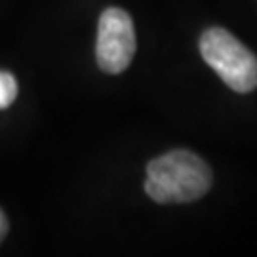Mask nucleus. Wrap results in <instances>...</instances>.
I'll use <instances>...</instances> for the list:
<instances>
[{
    "label": "nucleus",
    "mask_w": 257,
    "mask_h": 257,
    "mask_svg": "<svg viewBox=\"0 0 257 257\" xmlns=\"http://www.w3.org/2000/svg\"><path fill=\"white\" fill-rule=\"evenodd\" d=\"M200 55L230 90L249 93L257 88V57L236 37L211 27L200 37Z\"/></svg>",
    "instance_id": "obj_2"
},
{
    "label": "nucleus",
    "mask_w": 257,
    "mask_h": 257,
    "mask_svg": "<svg viewBox=\"0 0 257 257\" xmlns=\"http://www.w3.org/2000/svg\"><path fill=\"white\" fill-rule=\"evenodd\" d=\"M213 175L198 155L175 149L151 160L145 193L158 204H185L202 198L210 191Z\"/></svg>",
    "instance_id": "obj_1"
},
{
    "label": "nucleus",
    "mask_w": 257,
    "mask_h": 257,
    "mask_svg": "<svg viewBox=\"0 0 257 257\" xmlns=\"http://www.w3.org/2000/svg\"><path fill=\"white\" fill-rule=\"evenodd\" d=\"M18 80L8 71H0V110L8 109L18 97Z\"/></svg>",
    "instance_id": "obj_4"
},
{
    "label": "nucleus",
    "mask_w": 257,
    "mask_h": 257,
    "mask_svg": "<svg viewBox=\"0 0 257 257\" xmlns=\"http://www.w3.org/2000/svg\"><path fill=\"white\" fill-rule=\"evenodd\" d=\"M136 54V31L128 12L107 8L97 23L95 59L103 73L118 74L126 71Z\"/></svg>",
    "instance_id": "obj_3"
},
{
    "label": "nucleus",
    "mask_w": 257,
    "mask_h": 257,
    "mask_svg": "<svg viewBox=\"0 0 257 257\" xmlns=\"http://www.w3.org/2000/svg\"><path fill=\"white\" fill-rule=\"evenodd\" d=\"M8 234V219L4 215V211L0 210V242L4 240V236Z\"/></svg>",
    "instance_id": "obj_5"
}]
</instances>
